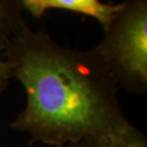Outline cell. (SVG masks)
<instances>
[{
  "label": "cell",
  "instance_id": "2",
  "mask_svg": "<svg viewBox=\"0 0 147 147\" xmlns=\"http://www.w3.org/2000/svg\"><path fill=\"white\" fill-rule=\"evenodd\" d=\"M119 88L137 95L147 92V1L127 0L103 29L95 48Z\"/></svg>",
  "mask_w": 147,
  "mask_h": 147
},
{
  "label": "cell",
  "instance_id": "4",
  "mask_svg": "<svg viewBox=\"0 0 147 147\" xmlns=\"http://www.w3.org/2000/svg\"><path fill=\"white\" fill-rule=\"evenodd\" d=\"M20 0H0V55L8 48L11 39L25 22Z\"/></svg>",
  "mask_w": 147,
  "mask_h": 147
},
{
  "label": "cell",
  "instance_id": "3",
  "mask_svg": "<svg viewBox=\"0 0 147 147\" xmlns=\"http://www.w3.org/2000/svg\"><path fill=\"white\" fill-rule=\"evenodd\" d=\"M23 10L34 17L42 16L49 10H60L84 14L98 20L102 28L109 24L121 3L107 4L98 0H20Z\"/></svg>",
  "mask_w": 147,
  "mask_h": 147
},
{
  "label": "cell",
  "instance_id": "1",
  "mask_svg": "<svg viewBox=\"0 0 147 147\" xmlns=\"http://www.w3.org/2000/svg\"><path fill=\"white\" fill-rule=\"evenodd\" d=\"M2 57L11 79L26 93L24 109L11 127L30 135L31 143L108 147L132 124L120 107L119 85L95 49L62 46L24 22Z\"/></svg>",
  "mask_w": 147,
  "mask_h": 147
},
{
  "label": "cell",
  "instance_id": "6",
  "mask_svg": "<svg viewBox=\"0 0 147 147\" xmlns=\"http://www.w3.org/2000/svg\"><path fill=\"white\" fill-rule=\"evenodd\" d=\"M10 80L11 78L9 76V71L4 60V57L0 55V95L7 88Z\"/></svg>",
  "mask_w": 147,
  "mask_h": 147
},
{
  "label": "cell",
  "instance_id": "7",
  "mask_svg": "<svg viewBox=\"0 0 147 147\" xmlns=\"http://www.w3.org/2000/svg\"><path fill=\"white\" fill-rule=\"evenodd\" d=\"M46 147H107L106 145L98 142H82L78 143H73V144H66L60 146H46Z\"/></svg>",
  "mask_w": 147,
  "mask_h": 147
},
{
  "label": "cell",
  "instance_id": "5",
  "mask_svg": "<svg viewBox=\"0 0 147 147\" xmlns=\"http://www.w3.org/2000/svg\"><path fill=\"white\" fill-rule=\"evenodd\" d=\"M108 147H147V140L142 131L131 124L115 137Z\"/></svg>",
  "mask_w": 147,
  "mask_h": 147
}]
</instances>
